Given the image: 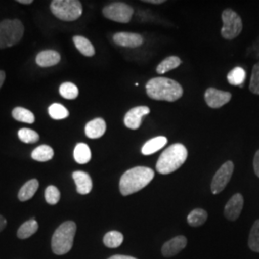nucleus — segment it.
<instances>
[{"mask_svg":"<svg viewBox=\"0 0 259 259\" xmlns=\"http://www.w3.org/2000/svg\"><path fill=\"white\" fill-rule=\"evenodd\" d=\"M146 93L154 100L174 102L183 96L184 90L180 83L172 79L156 77L149 80Z\"/></svg>","mask_w":259,"mask_h":259,"instance_id":"nucleus-1","label":"nucleus"},{"mask_svg":"<svg viewBox=\"0 0 259 259\" xmlns=\"http://www.w3.org/2000/svg\"><path fill=\"white\" fill-rule=\"evenodd\" d=\"M155 177L153 169L145 166H137L126 171L119 182V189L123 196L139 192L152 182Z\"/></svg>","mask_w":259,"mask_h":259,"instance_id":"nucleus-2","label":"nucleus"},{"mask_svg":"<svg viewBox=\"0 0 259 259\" xmlns=\"http://www.w3.org/2000/svg\"><path fill=\"white\" fill-rule=\"evenodd\" d=\"M187 149L182 143H175L162 152L157 162V171L167 175L175 172L182 166L187 158Z\"/></svg>","mask_w":259,"mask_h":259,"instance_id":"nucleus-3","label":"nucleus"},{"mask_svg":"<svg viewBox=\"0 0 259 259\" xmlns=\"http://www.w3.org/2000/svg\"><path fill=\"white\" fill-rule=\"evenodd\" d=\"M77 226L73 221L63 223L52 236L51 247L57 255H63L72 249Z\"/></svg>","mask_w":259,"mask_h":259,"instance_id":"nucleus-4","label":"nucleus"},{"mask_svg":"<svg viewBox=\"0 0 259 259\" xmlns=\"http://www.w3.org/2000/svg\"><path fill=\"white\" fill-rule=\"evenodd\" d=\"M24 26L19 19H4L0 22V49L18 45L23 37Z\"/></svg>","mask_w":259,"mask_h":259,"instance_id":"nucleus-5","label":"nucleus"},{"mask_svg":"<svg viewBox=\"0 0 259 259\" xmlns=\"http://www.w3.org/2000/svg\"><path fill=\"white\" fill-rule=\"evenodd\" d=\"M50 9L56 18L64 21H74L83 13L82 3L78 0H54Z\"/></svg>","mask_w":259,"mask_h":259,"instance_id":"nucleus-6","label":"nucleus"},{"mask_svg":"<svg viewBox=\"0 0 259 259\" xmlns=\"http://www.w3.org/2000/svg\"><path fill=\"white\" fill-rule=\"evenodd\" d=\"M223 27L221 35L226 39H233L240 35L243 24L240 17L232 9L225 10L222 13Z\"/></svg>","mask_w":259,"mask_h":259,"instance_id":"nucleus-7","label":"nucleus"},{"mask_svg":"<svg viewBox=\"0 0 259 259\" xmlns=\"http://www.w3.org/2000/svg\"><path fill=\"white\" fill-rule=\"evenodd\" d=\"M103 15L112 21L128 23L134 15V9L126 3L114 2L104 7Z\"/></svg>","mask_w":259,"mask_h":259,"instance_id":"nucleus-8","label":"nucleus"},{"mask_svg":"<svg viewBox=\"0 0 259 259\" xmlns=\"http://www.w3.org/2000/svg\"><path fill=\"white\" fill-rule=\"evenodd\" d=\"M233 170H234V165L231 160L225 162L222 166L218 169V171L213 177L211 185H210L213 194H219L226 188V186L232 179Z\"/></svg>","mask_w":259,"mask_h":259,"instance_id":"nucleus-9","label":"nucleus"},{"mask_svg":"<svg viewBox=\"0 0 259 259\" xmlns=\"http://www.w3.org/2000/svg\"><path fill=\"white\" fill-rule=\"evenodd\" d=\"M204 99L208 107L212 109H219L231 101L232 93L222 92L214 88H209L204 93Z\"/></svg>","mask_w":259,"mask_h":259,"instance_id":"nucleus-10","label":"nucleus"},{"mask_svg":"<svg viewBox=\"0 0 259 259\" xmlns=\"http://www.w3.org/2000/svg\"><path fill=\"white\" fill-rule=\"evenodd\" d=\"M149 113H150V109L146 106H139V107L133 108L126 113L124 117V124L129 129H139L141 125L143 116L147 115Z\"/></svg>","mask_w":259,"mask_h":259,"instance_id":"nucleus-11","label":"nucleus"},{"mask_svg":"<svg viewBox=\"0 0 259 259\" xmlns=\"http://www.w3.org/2000/svg\"><path fill=\"white\" fill-rule=\"evenodd\" d=\"M244 205V199L240 193L234 194L229 200L224 209L225 217L230 221H235L240 216Z\"/></svg>","mask_w":259,"mask_h":259,"instance_id":"nucleus-12","label":"nucleus"},{"mask_svg":"<svg viewBox=\"0 0 259 259\" xmlns=\"http://www.w3.org/2000/svg\"><path fill=\"white\" fill-rule=\"evenodd\" d=\"M187 246V239L184 235H179L164 243L161 253L164 257H172L180 253Z\"/></svg>","mask_w":259,"mask_h":259,"instance_id":"nucleus-13","label":"nucleus"},{"mask_svg":"<svg viewBox=\"0 0 259 259\" xmlns=\"http://www.w3.org/2000/svg\"><path fill=\"white\" fill-rule=\"evenodd\" d=\"M113 41L119 47L136 48L142 46L143 37L139 34L129 33V32H119L114 34Z\"/></svg>","mask_w":259,"mask_h":259,"instance_id":"nucleus-14","label":"nucleus"},{"mask_svg":"<svg viewBox=\"0 0 259 259\" xmlns=\"http://www.w3.org/2000/svg\"><path fill=\"white\" fill-rule=\"evenodd\" d=\"M72 178L74 180L77 192L79 194L87 195L92 191L93 180L88 173L83 171H76L72 174Z\"/></svg>","mask_w":259,"mask_h":259,"instance_id":"nucleus-15","label":"nucleus"},{"mask_svg":"<svg viewBox=\"0 0 259 259\" xmlns=\"http://www.w3.org/2000/svg\"><path fill=\"white\" fill-rule=\"evenodd\" d=\"M107 129L106 122L103 118H95L93 120L90 121L84 128L85 136L89 139H99L104 136Z\"/></svg>","mask_w":259,"mask_h":259,"instance_id":"nucleus-16","label":"nucleus"},{"mask_svg":"<svg viewBox=\"0 0 259 259\" xmlns=\"http://www.w3.org/2000/svg\"><path fill=\"white\" fill-rule=\"evenodd\" d=\"M61 61V55L55 50H44L39 52L36 57V63L40 67H50Z\"/></svg>","mask_w":259,"mask_h":259,"instance_id":"nucleus-17","label":"nucleus"},{"mask_svg":"<svg viewBox=\"0 0 259 259\" xmlns=\"http://www.w3.org/2000/svg\"><path fill=\"white\" fill-rule=\"evenodd\" d=\"M167 143V139L165 137H157L154 139L148 140L141 149V153L144 156H150L160 149L163 148Z\"/></svg>","mask_w":259,"mask_h":259,"instance_id":"nucleus-18","label":"nucleus"},{"mask_svg":"<svg viewBox=\"0 0 259 259\" xmlns=\"http://www.w3.org/2000/svg\"><path fill=\"white\" fill-rule=\"evenodd\" d=\"M38 181L36 179L28 181L25 185H23L19 192V201L26 202L28 200L32 199L33 196L36 194L38 188Z\"/></svg>","mask_w":259,"mask_h":259,"instance_id":"nucleus-19","label":"nucleus"},{"mask_svg":"<svg viewBox=\"0 0 259 259\" xmlns=\"http://www.w3.org/2000/svg\"><path fill=\"white\" fill-rule=\"evenodd\" d=\"M76 48L85 57H93L95 54V49L93 47V44L87 38L82 36H75L73 37Z\"/></svg>","mask_w":259,"mask_h":259,"instance_id":"nucleus-20","label":"nucleus"},{"mask_svg":"<svg viewBox=\"0 0 259 259\" xmlns=\"http://www.w3.org/2000/svg\"><path fill=\"white\" fill-rule=\"evenodd\" d=\"M74 159L79 164H85L92 159V151L85 143H78L74 149Z\"/></svg>","mask_w":259,"mask_h":259,"instance_id":"nucleus-21","label":"nucleus"},{"mask_svg":"<svg viewBox=\"0 0 259 259\" xmlns=\"http://www.w3.org/2000/svg\"><path fill=\"white\" fill-rule=\"evenodd\" d=\"M207 212L203 208L193 209L187 216V223L193 228L203 226L207 220Z\"/></svg>","mask_w":259,"mask_h":259,"instance_id":"nucleus-22","label":"nucleus"},{"mask_svg":"<svg viewBox=\"0 0 259 259\" xmlns=\"http://www.w3.org/2000/svg\"><path fill=\"white\" fill-rule=\"evenodd\" d=\"M31 157L37 161L46 162V161H48L53 158L54 150L48 145H40L32 152Z\"/></svg>","mask_w":259,"mask_h":259,"instance_id":"nucleus-23","label":"nucleus"},{"mask_svg":"<svg viewBox=\"0 0 259 259\" xmlns=\"http://www.w3.org/2000/svg\"><path fill=\"white\" fill-rule=\"evenodd\" d=\"M37 230H38V224L37 221L34 218L30 219L19 227L18 237L20 239H26L31 237L33 234H35L37 232Z\"/></svg>","mask_w":259,"mask_h":259,"instance_id":"nucleus-24","label":"nucleus"},{"mask_svg":"<svg viewBox=\"0 0 259 259\" xmlns=\"http://www.w3.org/2000/svg\"><path fill=\"white\" fill-rule=\"evenodd\" d=\"M181 64H182V61L179 57L176 56L167 57L159 65H157V72L158 74L166 73L168 71L177 68Z\"/></svg>","mask_w":259,"mask_h":259,"instance_id":"nucleus-25","label":"nucleus"},{"mask_svg":"<svg viewBox=\"0 0 259 259\" xmlns=\"http://www.w3.org/2000/svg\"><path fill=\"white\" fill-rule=\"evenodd\" d=\"M123 240H124L123 234L121 232H116V231H111V232L106 233V235L103 238V242H104L105 246L108 248H111V249L118 248L123 243Z\"/></svg>","mask_w":259,"mask_h":259,"instance_id":"nucleus-26","label":"nucleus"},{"mask_svg":"<svg viewBox=\"0 0 259 259\" xmlns=\"http://www.w3.org/2000/svg\"><path fill=\"white\" fill-rule=\"evenodd\" d=\"M12 115L16 120L19 121V122L28 123V124H32L35 122L34 113L24 108H21V107L15 108L12 111Z\"/></svg>","mask_w":259,"mask_h":259,"instance_id":"nucleus-27","label":"nucleus"},{"mask_svg":"<svg viewBox=\"0 0 259 259\" xmlns=\"http://www.w3.org/2000/svg\"><path fill=\"white\" fill-rule=\"evenodd\" d=\"M246 79V71L240 66H236L228 74V81L232 85L243 87Z\"/></svg>","mask_w":259,"mask_h":259,"instance_id":"nucleus-28","label":"nucleus"},{"mask_svg":"<svg viewBox=\"0 0 259 259\" xmlns=\"http://www.w3.org/2000/svg\"><path fill=\"white\" fill-rule=\"evenodd\" d=\"M59 92L64 98L68 99V100L76 99L79 95V90H78L77 85L73 83H70V82L62 83Z\"/></svg>","mask_w":259,"mask_h":259,"instance_id":"nucleus-29","label":"nucleus"},{"mask_svg":"<svg viewBox=\"0 0 259 259\" xmlns=\"http://www.w3.org/2000/svg\"><path fill=\"white\" fill-rule=\"evenodd\" d=\"M48 113H49L50 117L55 120L65 119L69 115V111H67V109L65 108V106L58 104V103L52 104L48 108Z\"/></svg>","mask_w":259,"mask_h":259,"instance_id":"nucleus-30","label":"nucleus"},{"mask_svg":"<svg viewBox=\"0 0 259 259\" xmlns=\"http://www.w3.org/2000/svg\"><path fill=\"white\" fill-rule=\"evenodd\" d=\"M249 247L252 251L259 252V220H256L251 227L249 237Z\"/></svg>","mask_w":259,"mask_h":259,"instance_id":"nucleus-31","label":"nucleus"},{"mask_svg":"<svg viewBox=\"0 0 259 259\" xmlns=\"http://www.w3.org/2000/svg\"><path fill=\"white\" fill-rule=\"evenodd\" d=\"M18 135L19 139L24 143H35L39 139V136L37 132L26 128L19 130Z\"/></svg>","mask_w":259,"mask_h":259,"instance_id":"nucleus-32","label":"nucleus"},{"mask_svg":"<svg viewBox=\"0 0 259 259\" xmlns=\"http://www.w3.org/2000/svg\"><path fill=\"white\" fill-rule=\"evenodd\" d=\"M45 195H46L47 204H51V205L58 204L61 199V193H60L59 189L54 185H49L46 189Z\"/></svg>","mask_w":259,"mask_h":259,"instance_id":"nucleus-33","label":"nucleus"},{"mask_svg":"<svg viewBox=\"0 0 259 259\" xmlns=\"http://www.w3.org/2000/svg\"><path fill=\"white\" fill-rule=\"evenodd\" d=\"M250 91L259 95V63L253 65L250 77Z\"/></svg>","mask_w":259,"mask_h":259,"instance_id":"nucleus-34","label":"nucleus"},{"mask_svg":"<svg viewBox=\"0 0 259 259\" xmlns=\"http://www.w3.org/2000/svg\"><path fill=\"white\" fill-rule=\"evenodd\" d=\"M253 169L255 175L259 178V150L255 153L253 157Z\"/></svg>","mask_w":259,"mask_h":259,"instance_id":"nucleus-35","label":"nucleus"},{"mask_svg":"<svg viewBox=\"0 0 259 259\" xmlns=\"http://www.w3.org/2000/svg\"><path fill=\"white\" fill-rule=\"evenodd\" d=\"M6 225H7V220L2 215H0V232L6 228Z\"/></svg>","mask_w":259,"mask_h":259,"instance_id":"nucleus-36","label":"nucleus"},{"mask_svg":"<svg viewBox=\"0 0 259 259\" xmlns=\"http://www.w3.org/2000/svg\"><path fill=\"white\" fill-rule=\"evenodd\" d=\"M108 259H138L129 255H122V254H116V255H112L110 258Z\"/></svg>","mask_w":259,"mask_h":259,"instance_id":"nucleus-37","label":"nucleus"},{"mask_svg":"<svg viewBox=\"0 0 259 259\" xmlns=\"http://www.w3.org/2000/svg\"><path fill=\"white\" fill-rule=\"evenodd\" d=\"M5 78H6V74H5V72H4L3 70H0V89H1L2 84L4 83Z\"/></svg>","mask_w":259,"mask_h":259,"instance_id":"nucleus-38","label":"nucleus"},{"mask_svg":"<svg viewBox=\"0 0 259 259\" xmlns=\"http://www.w3.org/2000/svg\"><path fill=\"white\" fill-rule=\"evenodd\" d=\"M144 2L151 3V4H162V3H164L165 1H164V0H144Z\"/></svg>","mask_w":259,"mask_h":259,"instance_id":"nucleus-39","label":"nucleus"},{"mask_svg":"<svg viewBox=\"0 0 259 259\" xmlns=\"http://www.w3.org/2000/svg\"><path fill=\"white\" fill-rule=\"evenodd\" d=\"M20 4H24V5H29V4H32L33 1L32 0H19L18 1Z\"/></svg>","mask_w":259,"mask_h":259,"instance_id":"nucleus-40","label":"nucleus"}]
</instances>
